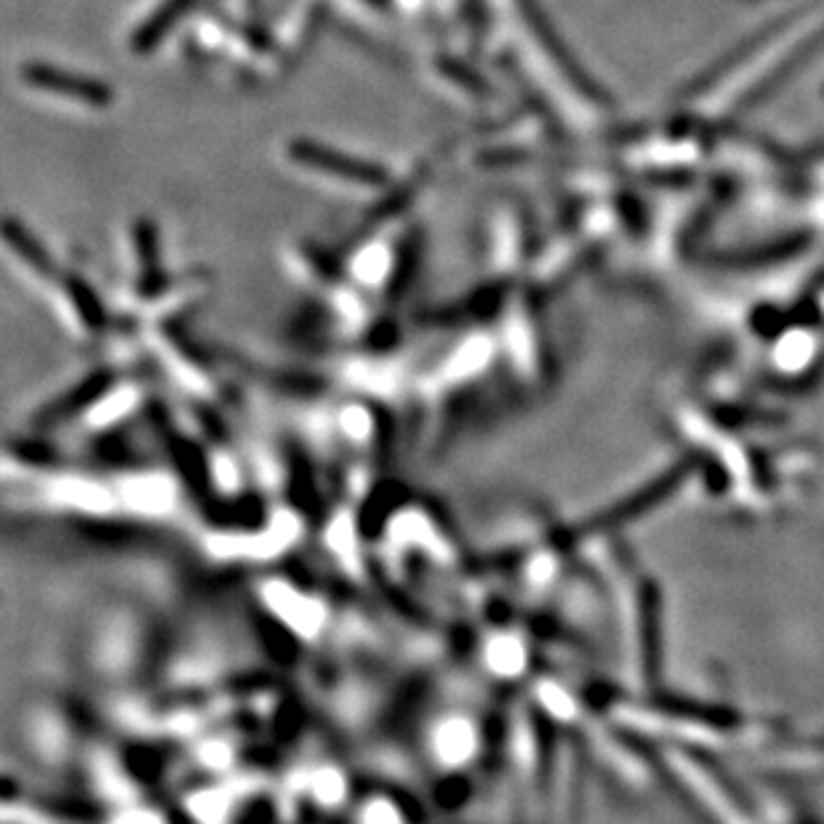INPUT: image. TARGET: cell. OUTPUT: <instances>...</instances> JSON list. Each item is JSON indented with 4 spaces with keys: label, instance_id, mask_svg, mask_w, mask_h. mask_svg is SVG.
Listing matches in <instances>:
<instances>
[{
    "label": "cell",
    "instance_id": "cell-1",
    "mask_svg": "<svg viewBox=\"0 0 824 824\" xmlns=\"http://www.w3.org/2000/svg\"><path fill=\"white\" fill-rule=\"evenodd\" d=\"M286 153H289V158L294 160L296 166H302V169L318 171V174L339 179V182L358 184V187H381V184L390 182L387 169H381L374 160L339 153L334 150V147L320 145V142L302 140V136L300 140H291Z\"/></svg>",
    "mask_w": 824,
    "mask_h": 824
},
{
    "label": "cell",
    "instance_id": "cell-2",
    "mask_svg": "<svg viewBox=\"0 0 824 824\" xmlns=\"http://www.w3.org/2000/svg\"><path fill=\"white\" fill-rule=\"evenodd\" d=\"M20 77L27 88L57 99H70L75 105L88 107V110H107L116 101V92L99 77L70 73V70L53 68V64L29 62L20 70Z\"/></svg>",
    "mask_w": 824,
    "mask_h": 824
},
{
    "label": "cell",
    "instance_id": "cell-3",
    "mask_svg": "<svg viewBox=\"0 0 824 824\" xmlns=\"http://www.w3.org/2000/svg\"><path fill=\"white\" fill-rule=\"evenodd\" d=\"M475 728L470 720L464 718H451L435 731V750L438 758L446 766H459L468 758H473L475 752Z\"/></svg>",
    "mask_w": 824,
    "mask_h": 824
},
{
    "label": "cell",
    "instance_id": "cell-4",
    "mask_svg": "<svg viewBox=\"0 0 824 824\" xmlns=\"http://www.w3.org/2000/svg\"><path fill=\"white\" fill-rule=\"evenodd\" d=\"M3 235H5V243H9V249H14V254L20 256V259L25 262L35 275H40V278H51V275L57 272L49 251L40 246L38 238H35L25 225L16 222V219H5Z\"/></svg>",
    "mask_w": 824,
    "mask_h": 824
},
{
    "label": "cell",
    "instance_id": "cell-5",
    "mask_svg": "<svg viewBox=\"0 0 824 824\" xmlns=\"http://www.w3.org/2000/svg\"><path fill=\"white\" fill-rule=\"evenodd\" d=\"M190 3H193V0H163V3L153 11L150 20H147L145 25L134 33V40H131L134 51L136 53L153 51L155 46L163 40V35L177 25L179 16L190 9Z\"/></svg>",
    "mask_w": 824,
    "mask_h": 824
},
{
    "label": "cell",
    "instance_id": "cell-6",
    "mask_svg": "<svg viewBox=\"0 0 824 824\" xmlns=\"http://www.w3.org/2000/svg\"><path fill=\"white\" fill-rule=\"evenodd\" d=\"M267 598H270L272 608L280 614V617H286L291 625L300 627V630L313 632L315 627H318L320 622L318 608H315L310 601L300 598L294 590H286V587H280V584H270V587H267Z\"/></svg>",
    "mask_w": 824,
    "mask_h": 824
},
{
    "label": "cell",
    "instance_id": "cell-7",
    "mask_svg": "<svg viewBox=\"0 0 824 824\" xmlns=\"http://www.w3.org/2000/svg\"><path fill=\"white\" fill-rule=\"evenodd\" d=\"M488 667L497 675H518L525 665V651L521 641L512 635H499L486 649Z\"/></svg>",
    "mask_w": 824,
    "mask_h": 824
},
{
    "label": "cell",
    "instance_id": "cell-8",
    "mask_svg": "<svg viewBox=\"0 0 824 824\" xmlns=\"http://www.w3.org/2000/svg\"><path fill=\"white\" fill-rule=\"evenodd\" d=\"M134 251H136V265H140L142 275H153L158 272V262H160V254H158V227H155L153 222H147V219H142V222H136L134 227Z\"/></svg>",
    "mask_w": 824,
    "mask_h": 824
},
{
    "label": "cell",
    "instance_id": "cell-9",
    "mask_svg": "<svg viewBox=\"0 0 824 824\" xmlns=\"http://www.w3.org/2000/svg\"><path fill=\"white\" fill-rule=\"evenodd\" d=\"M438 73L451 81L453 86H459L462 92L473 94V97H488V83L483 81L481 75H475L468 64L453 62V59H440L438 62Z\"/></svg>",
    "mask_w": 824,
    "mask_h": 824
},
{
    "label": "cell",
    "instance_id": "cell-10",
    "mask_svg": "<svg viewBox=\"0 0 824 824\" xmlns=\"http://www.w3.org/2000/svg\"><path fill=\"white\" fill-rule=\"evenodd\" d=\"M488 350H492V344H488L486 339H473V342H470V344H464V348L459 350V355L453 358L451 374L462 376V374L477 372V368H481L483 363H486Z\"/></svg>",
    "mask_w": 824,
    "mask_h": 824
},
{
    "label": "cell",
    "instance_id": "cell-11",
    "mask_svg": "<svg viewBox=\"0 0 824 824\" xmlns=\"http://www.w3.org/2000/svg\"><path fill=\"white\" fill-rule=\"evenodd\" d=\"M134 499L140 507H163L171 499V488L166 483L145 481L134 486Z\"/></svg>",
    "mask_w": 824,
    "mask_h": 824
},
{
    "label": "cell",
    "instance_id": "cell-12",
    "mask_svg": "<svg viewBox=\"0 0 824 824\" xmlns=\"http://www.w3.org/2000/svg\"><path fill=\"white\" fill-rule=\"evenodd\" d=\"M366 824H400L398 811L392 809L390 803H381V800H376V803H372L366 809Z\"/></svg>",
    "mask_w": 824,
    "mask_h": 824
},
{
    "label": "cell",
    "instance_id": "cell-13",
    "mask_svg": "<svg viewBox=\"0 0 824 824\" xmlns=\"http://www.w3.org/2000/svg\"><path fill=\"white\" fill-rule=\"evenodd\" d=\"M342 779H339L334 772H324L318 776V796L326 798V800H337L339 796H342Z\"/></svg>",
    "mask_w": 824,
    "mask_h": 824
},
{
    "label": "cell",
    "instance_id": "cell-14",
    "mask_svg": "<svg viewBox=\"0 0 824 824\" xmlns=\"http://www.w3.org/2000/svg\"><path fill=\"white\" fill-rule=\"evenodd\" d=\"M235 3H238V5H241V9H251V5H254V3H256V0H235Z\"/></svg>",
    "mask_w": 824,
    "mask_h": 824
}]
</instances>
